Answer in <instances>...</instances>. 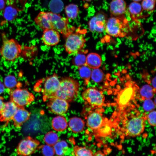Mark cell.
<instances>
[{"label":"cell","mask_w":156,"mask_h":156,"mask_svg":"<svg viewBox=\"0 0 156 156\" xmlns=\"http://www.w3.org/2000/svg\"><path fill=\"white\" fill-rule=\"evenodd\" d=\"M79 88V83L77 80L70 77L63 78L60 80L58 88L54 97L63 99L68 102H71L77 97Z\"/></svg>","instance_id":"obj_1"},{"label":"cell","mask_w":156,"mask_h":156,"mask_svg":"<svg viewBox=\"0 0 156 156\" xmlns=\"http://www.w3.org/2000/svg\"><path fill=\"white\" fill-rule=\"evenodd\" d=\"M111 16L107 19L105 29L109 35L115 37H122L131 32L133 29L130 21L125 16Z\"/></svg>","instance_id":"obj_2"},{"label":"cell","mask_w":156,"mask_h":156,"mask_svg":"<svg viewBox=\"0 0 156 156\" xmlns=\"http://www.w3.org/2000/svg\"><path fill=\"white\" fill-rule=\"evenodd\" d=\"M22 46L16 40L11 38L4 40L0 48V54L5 60L14 61L21 56Z\"/></svg>","instance_id":"obj_3"},{"label":"cell","mask_w":156,"mask_h":156,"mask_svg":"<svg viewBox=\"0 0 156 156\" xmlns=\"http://www.w3.org/2000/svg\"><path fill=\"white\" fill-rule=\"evenodd\" d=\"M64 47L66 52L70 55L80 53L84 46L86 40L83 34L74 31L66 37Z\"/></svg>","instance_id":"obj_4"},{"label":"cell","mask_w":156,"mask_h":156,"mask_svg":"<svg viewBox=\"0 0 156 156\" xmlns=\"http://www.w3.org/2000/svg\"><path fill=\"white\" fill-rule=\"evenodd\" d=\"M10 101L18 107H24L29 105L35 99L34 95L26 88H17L10 91Z\"/></svg>","instance_id":"obj_5"},{"label":"cell","mask_w":156,"mask_h":156,"mask_svg":"<svg viewBox=\"0 0 156 156\" xmlns=\"http://www.w3.org/2000/svg\"><path fill=\"white\" fill-rule=\"evenodd\" d=\"M48 14L52 29L58 31L65 37L74 31V29L69 27L67 18L52 12H48Z\"/></svg>","instance_id":"obj_6"},{"label":"cell","mask_w":156,"mask_h":156,"mask_svg":"<svg viewBox=\"0 0 156 156\" xmlns=\"http://www.w3.org/2000/svg\"><path fill=\"white\" fill-rule=\"evenodd\" d=\"M43 88L42 92L43 100L46 101L54 97L60 82L57 75L54 73L52 75L42 80Z\"/></svg>","instance_id":"obj_7"},{"label":"cell","mask_w":156,"mask_h":156,"mask_svg":"<svg viewBox=\"0 0 156 156\" xmlns=\"http://www.w3.org/2000/svg\"><path fill=\"white\" fill-rule=\"evenodd\" d=\"M40 144L39 141L30 136L22 139L16 148V151L18 155L29 156L34 153Z\"/></svg>","instance_id":"obj_8"},{"label":"cell","mask_w":156,"mask_h":156,"mask_svg":"<svg viewBox=\"0 0 156 156\" xmlns=\"http://www.w3.org/2000/svg\"><path fill=\"white\" fill-rule=\"evenodd\" d=\"M82 97L84 101L93 107H101L105 99L102 92L95 88L85 90L82 93Z\"/></svg>","instance_id":"obj_9"},{"label":"cell","mask_w":156,"mask_h":156,"mask_svg":"<svg viewBox=\"0 0 156 156\" xmlns=\"http://www.w3.org/2000/svg\"><path fill=\"white\" fill-rule=\"evenodd\" d=\"M145 119L143 117H135L130 119L126 125L127 134L135 137L139 135L144 131Z\"/></svg>","instance_id":"obj_10"},{"label":"cell","mask_w":156,"mask_h":156,"mask_svg":"<svg viewBox=\"0 0 156 156\" xmlns=\"http://www.w3.org/2000/svg\"><path fill=\"white\" fill-rule=\"evenodd\" d=\"M47 106L48 110L56 114L63 115L67 112L69 107L68 102L60 98L53 97L48 100Z\"/></svg>","instance_id":"obj_11"},{"label":"cell","mask_w":156,"mask_h":156,"mask_svg":"<svg viewBox=\"0 0 156 156\" xmlns=\"http://www.w3.org/2000/svg\"><path fill=\"white\" fill-rule=\"evenodd\" d=\"M107 19V15L103 12L96 13L88 22L90 31L92 32H103L105 30Z\"/></svg>","instance_id":"obj_12"},{"label":"cell","mask_w":156,"mask_h":156,"mask_svg":"<svg viewBox=\"0 0 156 156\" xmlns=\"http://www.w3.org/2000/svg\"><path fill=\"white\" fill-rule=\"evenodd\" d=\"M86 125L93 131L96 132L103 125L104 119L102 114L96 111L89 113L86 118Z\"/></svg>","instance_id":"obj_13"},{"label":"cell","mask_w":156,"mask_h":156,"mask_svg":"<svg viewBox=\"0 0 156 156\" xmlns=\"http://www.w3.org/2000/svg\"><path fill=\"white\" fill-rule=\"evenodd\" d=\"M18 107L11 101L5 103L0 110V122L8 123L12 120Z\"/></svg>","instance_id":"obj_14"},{"label":"cell","mask_w":156,"mask_h":156,"mask_svg":"<svg viewBox=\"0 0 156 156\" xmlns=\"http://www.w3.org/2000/svg\"><path fill=\"white\" fill-rule=\"evenodd\" d=\"M119 93L118 96L117 102L120 107L126 106L133 98L135 89L132 84L129 83Z\"/></svg>","instance_id":"obj_15"},{"label":"cell","mask_w":156,"mask_h":156,"mask_svg":"<svg viewBox=\"0 0 156 156\" xmlns=\"http://www.w3.org/2000/svg\"><path fill=\"white\" fill-rule=\"evenodd\" d=\"M31 115V113L24 107H18L12 120L14 126L16 128H20L29 119Z\"/></svg>","instance_id":"obj_16"},{"label":"cell","mask_w":156,"mask_h":156,"mask_svg":"<svg viewBox=\"0 0 156 156\" xmlns=\"http://www.w3.org/2000/svg\"><path fill=\"white\" fill-rule=\"evenodd\" d=\"M43 43L48 46H53L57 44L60 40V33L53 29L44 30L42 36Z\"/></svg>","instance_id":"obj_17"},{"label":"cell","mask_w":156,"mask_h":156,"mask_svg":"<svg viewBox=\"0 0 156 156\" xmlns=\"http://www.w3.org/2000/svg\"><path fill=\"white\" fill-rule=\"evenodd\" d=\"M127 10V3L124 0H112L109 5L112 16H120L125 14Z\"/></svg>","instance_id":"obj_18"},{"label":"cell","mask_w":156,"mask_h":156,"mask_svg":"<svg viewBox=\"0 0 156 156\" xmlns=\"http://www.w3.org/2000/svg\"><path fill=\"white\" fill-rule=\"evenodd\" d=\"M34 21L36 24L43 30L51 29L48 12H40L35 18Z\"/></svg>","instance_id":"obj_19"},{"label":"cell","mask_w":156,"mask_h":156,"mask_svg":"<svg viewBox=\"0 0 156 156\" xmlns=\"http://www.w3.org/2000/svg\"><path fill=\"white\" fill-rule=\"evenodd\" d=\"M127 10L133 19L137 20L142 17L143 9L141 4L138 2H133L127 7Z\"/></svg>","instance_id":"obj_20"},{"label":"cell","mask_w":156,"mask_h":156,"mask_svg":"<svg viewBox=\"0 0 156 156\" xmlns=\"http://www.w3.org/2000/svg\"><path fill=\"white\" fill-rule=\"evenodd\" d=\"M85 122L81 118L76 117L72 118L68 122V126L70 130L75 133L82 131L84 129Z\"/></svg>","instance_id":"obj_21"},{"label":"cell","mask_w":156,"mask_h":156,"mask_svg":"<svg viewBox=\"0 0 156 156\" xmlns=\"http://www.w3.org/2000/svg\"><path fill=\"white\" fill-rule=\"evenodd\" d=\"M102 60L100 55L95 53H91L86 57V64L90 68H99L101 65Z\"/></svg>","instance_id":"obj_22"},{"label":"cell","mask_w":156,"mask_h":156,"mask_svg":"<svg viewBox=\"0 0 156 156\" xmlns=\"http://www.w3.org/2000/svg\"><path fill=\"white\" fill-rule=\"evenodd\" d=\"M52 126L53 129L55 131H62L67 128V122L64 117L61 115L57 116L53 119Z\"/></svg>","instance_id":"obj_23"},{"label":"cell","mask_w":156,"mask_h":156,"mask_svg":"<svg viewBox=\"0 0 156 156\" xmlns=\"http://www.w3.org/2000/svg\"><path fill=\"white\" fill-rule=\"evenodd\" d=\"M65 11L68 18L71 19H74L77 16L79 9L77 5L71 3L65 7Z\"/></svg>","instance_id":"obj_24"},{"label":"cell","mask_w":156,"mask_h":156,"mask_svg":"<svg viewBox=\"0 0 156 156\" xmlns=\"http://www.w3.org/2000/svg\"><path fill=\"white\" fill-rule=\"evenodd\" d=\"M155 89L149 85L146 84L140 88V95L145 99H151L153 98L155 92Z\"/></svg>","instance_id":"obj_25"},{"label":"cell","mask_w":156,"mask_h":156,"mask_svg":"<svg viewBox=\"0 0 156 156\" xmlns=\"http://www.w3.org/2000/svg\"><path fill=\"white\" fill-rule=\"evenodd\" d=\"M53 147L55 154L58 156H62L64 155L68 149L67 143L63 140L58 141L53 146Z\"/></svg>","instance_id":"obj_26"},{"label":"cell","mask_w":156,"mask_h":156,"mask_svg":"<svg viewBox=\"0 0 156 156\" xmlns=\"http://www.w3.org/2000/svg\"><path fill=\"white\" fill-rule=\"evenodd\" d=\"M141 5L143 9L142 16L144 13H147L148 15L153 12L155 9L156 0H142Z\"/></svg>","instance_id":"obj_27"},{"label":"cell","mask_w":156,"mask_h":156,"mask_svg":"<svg viewBox=\"0 0 156 156\" xmlns=\"http://www.w3.org/2000/svg\"><path fill=\"white\" fill-rule=\"evenodd\" d=\"M80 76L84 81L86 84L89 82L91 77L92 71L86 65L78 68Z\"/></svg>","instance_id":"obj_28"},{"label":"cell","mask_w":156,"mask_h":156,"mask_svg":"<svg viewBox=\"0 0 156 156\" xmlns=\"http://www.w3.org/2000/svg\"><path fill=\"white\" fill-rule=\"evenodd\" d=\"M92 151L90 149L84 147L75 146L73 149L71 154L77 156H93Z\"/></svg>","instance_id":"obj_29"},{"label":"cell","mask_w":156,"mask_h":156,"mask_svg":"<svg viewBox=\"0 0 156 156\" xmlns=\"http://www.w3.org/2000/svg\"><path fill=\"white\" fill-rule=\"evenodd\" d=\"M17 79L14 76L8 75L6 76L4 80V85L5 87L11 90L16 87L19 88Z\"/></svg>","instance_id":"obj_30"},{"label":"cell","mask_w":156,"mask_h":156,"mask_svg":"<svg viewBox=\"0 0 156 156\" xmlns=\"http://www.w3.org/2000/svg\"><path fill=\"white\" fill-rule=\"evenodd\" d=\"M58 140L57 135L52 131L47 132L44 138V140L46 144L51 146H53L58 141Z\"/></svg>","instance_id":"obj_31"},{"label":"cell","mask_w":156,"mask_h":156,"mask_svg":"<svg viewBox=\"0 0 156 156\" xmlns=\"http://www.w3.org/2000/svg\"><path fill=\"white\" fill-rule=\"evenodd\" d=\"M91 77L94 82L100 83L103 81L104 74L102 70L98 68L93 69L92 71Z\"/></svg>","instance_id":"obj_32"},{"label":"cell","mask_w":156,"mask_h":156,"mask_svg":"<svg viewBox=\"0 0 156 156\" xmlns=\"http://www.w3.org/2000/svg\"><path fill=\"white\" fill-rule=\"evenodd\" d=\"M73 60V64L76 66L80 67L86 64V57L82 53L77 54Z\"/></svg>","instance_id":"obj_33"},{"label":"cell","mask_w":156,"mask_h":156,"mask_svg":"<svg viewBox=\"0 0 156 156\" xmlns=\"http://www.w3.org/2000/svg\"><path fill=\"white\" fill-rule=\"evenodd\" d=\"M41 148L42 153L44 156H52L55 154L53 146L43 145L41 146Z\"/></svg>","instance_id":"obj_34"},{"label":"cell","mask_w":156,"mask_h":156,"mask_svg":"<svg viewBox=\"0 0 156 156\" xmlns=\"http://www.w3.org/2000/svg\"><path fill=\"white\" fill-rule=\"evenodd\" d=\"M155 105L151 99H145L143 104V108L146 112H151L155 109Z\"/></svg>","instance_id":"obj_35"},{"label":"cell","mask_w":156,"mask_h":156,"mask_svg":"<svg viewBox=\"0 0 156 156\" xmlns=\"http://www.w3.org/2000/svg\"><path fill=\"white\" fill-rule=\"evenodd\" d=\"M147 120L149 124L151 126H156V111L152 110L151 111L147 117Z\"/></svg>","instance_id":"obj_36"},{"label":"cell","mask_w":156,"mask_h":156,"mask_svg":"<svg viewBox=\"0 0 156 156\" xmlns=\"http://www.w3.org/2000/svg\"><path fill=\"white\" fill-rule=\"evenodd\" d=\"M52 1L55 5V6L50 8L51 9L55 12L60 11L62 9L61 1L60 0H53Z\"/></svg>","instance_id":"obj_37"},{"label":"cell","mask_w":156,"mask_h":156,"mask_svg":"<svg viewBox=\"0 0 156 156\" xmlns=\"http://www.w3.org/2000/svg\"><path fill=\"white\" fill-rule=\"evenodd\" d=\"M4 100V98L0 96V110L2 109L5 103Z\"/></svg>","instance_id":"obj_38"},{"label":"cell","mask_w":156,"mask_h":156,"mask_svg":"<svg viewBox=\"0 0 156 156\" xmlns=\"http://www.w3.org/2000/svg\"><path fill=\"white\" fill-rule=\"evenodd\" d=\"M152 84L153 87L156 89V76H155L152 79Z\"/></svg>","instance_id":"obj_39"},{"label":"cell","mask_w":156,"mask_h":156,"mask_svg":"<svg viewBox=\"0 0 156 156\" xmlns=\"http://www.w3.org/2000/svg\"><path fill=\"white\" fill-rule=\"evenodd\" d=\"M5 87L4 84L0 82V94L3 92L5 89Z\"/></svg>","instance_id":"obj_40"},{"label":"cell","mask_w":156,"mask_h":156,"mask_svg":"<svg viewBox=\"0 0 156 156\" xmlns=\"http://www.w3.org/2000/svg\"><path fill=\"white\" fill-rule=\"evenodd\" d=\"M105 155L101 151H99L95 153L94 156H104Z\"/></svg>","instance_id":"obj_41"},{"label":"cell","mask_w":156,"mask_h":156,"mask_svg":"<svg viewBox=\"0 0 156 156\" xmlns=\"http://www.w3.org/2000/svg\"><path fill=\"white\" fill-rule=\"evenodd\" d=\"M133 2H138L142 1V0H132Z\"/></svg>","instance_id":"obj_42"},{"label":"cell","mask_w":156,"mask_h":156,"mask_svg":"<svg viewBox=\"0 0 156 156\" xmlns=\"http://www.w3.org/2000/svg\"><path fill=\"white\" fill-rule=\"evenodd\" d=\"M83 0L85 1L90 2L92 1L93 0Z\"/></svg>","instance_id":"obj_43"}]
</instances>
